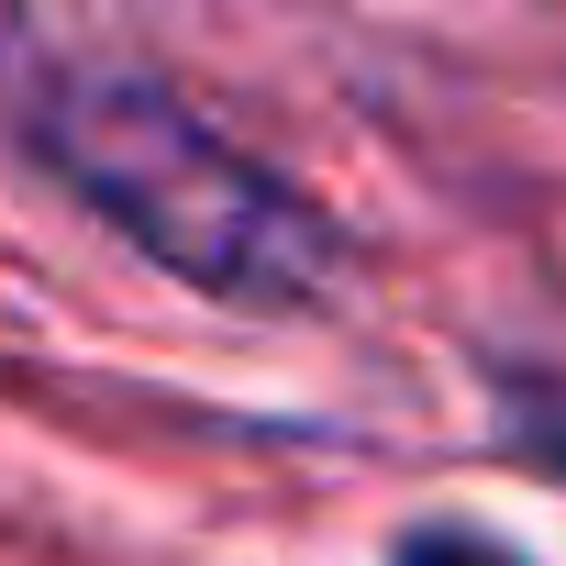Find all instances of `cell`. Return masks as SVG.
I'll list each match as a JSON object with an SVG mask.
<instances>
[{
	"label": "cell",
	"mask_w": 566,
	"mask_h": 566,
	"mask_svg": "<svg viewBox=\"0 0 566 566\" xmlns=\"http://www.w3.org/2000/svg\"><path fill=\"white\" fill-rule=\"evenodd\" d=\"M389 566H533V555H511V544H489V533H467V522H422V533H400Z\"/></svg>",
	"instance_id": "2"
},
{
	"label": "cell",
	"mask_w": 566,
	"mask_h": 566,
	"mask_svg": "<svg viewBox=\"0 0 566 566\" xmlns=\"http://www.w3.org/2000/svg\"><path fill=\"white\" fill-rule=\"evenodd\" d=\"M533 455H555V467H566V411H555V422H544V444H533Z\"/></svg>",
	"instance_id": "3"
},
{
	"label": "cell",
	"mask_w": 566,
	"mask_h": 566,
	"mask_svg": "<svg viewBox=\"0 0 566 566\" xmlns=\"http://www.w3.org/2000/svg\"><path fill=\"white\" fill-rule=\"evenodd\" d=\"M23 134L134 255H156L167 277H189L211 301L277 312L334 277V222L277 167H255L222 123H200L167 78L45 67L23 90Z\"/></svg>",
	"instance_id": "1"
}]
</instances>
